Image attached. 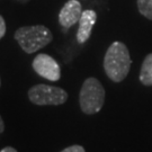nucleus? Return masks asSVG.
<instances>
[{
    "label": "nucleus",
    "instance_id": "39448f33",
    "mask_svg": "<svg viewBox=\"0 0 152 152\" xmlns=\"http://www.w3.org/2000/svg\"><path fill=\"white\" fill-rule=\"evenodd\" d=\"M33 69L37 75L50 81H58L61 78L60 65L52 56L44 53L35 56L33 61Z\"/></svg>",
    "mask_w": 152,
    "mask_h": 152
},
{
    "label": "nucleus",
    "instance_id": "f03ea898",
    "mask_svg": "<svg viewBox=\"0 0 152 152\" xmlns=\"http://www.w3.org/2000/svg\"><path fill=\"white\" fill-rule=\"evenodd\" d=\"M15 39L24 52L32 54L51 43L53 35L44 25L24 26L15 32Z\"/></svg>",
    "mask_w": 152,
    "mask_h": 152
},
{
    "label": "nucleus",
    "instance_id": "423d86ee",
    "mask_svg": "<svg viewBox=\"0 0 152 152\" xmlns=\"http://www.w3.org/2000/svg\"><path fill=\"white\" fill-rule=\"evenodd\" d=\"M81 14V4L78 0H69L59 14V22L64 28H70L79 22Z\"/></svg>",
    "mask_w": 152,
    "mask_h": 152
},
{
    "label": "nucleus",
    "instance_id": "f257e3e1",
    "mask_svg": "<svg viewBox=\"0 0 152 152\" xmlns=\"http://www.w3.org/2000/svg\"><path fill=\"white\" fill-rule=\"evenodd\" d=\"M132 60L126 45L122 42H114L108 48L104 58V69L112 81L121 82L127 77Z\"/></svg>",
    "mask_w": 152,
    "mask_h": 152
},
{
    "label": "nucleus",
    "instance_id": "ddd939ff",
    "mask_svg": "<svg viewBox=\"0 0 152 152\" xmlns=\"http://www.w3.org/2000/svg\"><path fill=\"white\" fill-rule=\"evenodd\" d=\"M4 130H5V123H4V121H2L1 116H0V134L4 132Z\"/></svg>",
    "mask_w": 152,
    "mask_h": 152
},
{
    "label": "nucleus",
    "instance_id": "f8f14e48",
    "mask_svg": "<svg viewBox=\"0 0 152 152\" xmlns=\"http://www.w3.org/2000/svg\"><path fill=\"white\" fill-rule=\"evenodd\" d=\"M0 152H17V150L16 149H14L12 147H6V148H4Z\"/></svg>",
    "mask_w": 152,
    "mask_h": 152
},
{
    "label": "nucleus",
    "instance_id": "7ed1b4c3",
    "mask_svg": "<svg viewBox=\"0 0 152 152\" xmlns=\"http://www.w3.org/2000/svg\"><path fill=\"white\" fill-rule=\"evenodd\" d=\"M105 102V89L96 78L85 80L79 94V104L81 110L87 115L98 113Z\"/></svg>",
    "mask_w": 152,
    "mask_h": 152
},
{
    "label": "nucleus",
    "instance_id": "6e6552de",
    "mask_svg": "<svg viewBox=\"0 0 152 152\" xmlns=\"http://www.w3.org/2000/svg\"><path fill=\"white\" fill-rule=\"evenodd\" d=\"M140 81L144 86H152V53L148 54L142 63Z\"/></svg>",
    "mask_w": 152,
    "mask_h": 152
},
{
    "label": "nucleus",
    "instance_id": "9d476101",
    "mask_svg": "<svg viewBox=\"0 0 152 152\" xmlns=\"http://www.w3.org/2000/svg\"><path fill=\"white\" fill-rule=\"evenodd\" d=\"M61 152H86V151H85L83 147L75 144V145H71V147L65 148L64 150H62Z\"/></svg>",
    "mask_w": 152,
    "mask_h": 152
},
{
    "label": "nucleus",
    "instance_id": "1a4fd4ad",
    "mask_svg": "<svg viewBox=\"0 0 152 152\" xmlns=\"http://www.w3.org/2000/svg\"><path fill=\"white\" fill-rule=\"evenodd\" d=\"M137 8L141 15L152 20V0H137Z\"/></svg>",
    "mask_w": 152,
    "mask_h": 152
},
{
    "label": "nucleus",
    "instance_id": "0eeeda50",
    "mask_svg": "<svg viewBox=\"0 0 152 152\" xmlns=\"http://www.w3.org/2000/svg\"><path fill=\"white\" fill-rule=\"evenodd\" d=\"M96 20H97V14L94 10L88 9L82 11L81 17L79 19V28L77 33V39L80 44H83L89 39Z\"/></svg>",
    "mask_w": 152,
    "mask_h": 152
},
{
    "label": "nucleus",
    "instance_id": "20e7f679",
    "mask_svg": "<svg viewBox=\"0 0 152 152\" xmlns=\"http://www.w3.org/2000/svg\"><path fill=\"white\" fill-rule=\"evenodd\" d=\"M28 98L37 106H58L68 100V94L62 88L36 85L28 90Z\"/></svg>",
    "mask_w": 152,
    "mask_h": 152
},
{
    "label": "nucleus",
    "instance_id": "9b49d317",
    "mask_svg": "<svg viewBox=\"0 0 152 152\" xmlns=\"http://www.w3.org/2000/svg\"><path fill=\"white\" fill-rule=\"evenodd\" d=\"M5 34H6V23H5V19L2 18V16H0V39L4 37Z\"/></svg>",
    "mask_w": 152,
    "mask_h": 152
}]
</instances>
